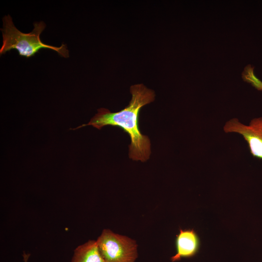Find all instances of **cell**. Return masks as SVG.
Returning <instances> with one entry per match:
<instances>
[{"instance_id":"obj_7","label":"cell","mask_w":262,"mask_h":262,"mask_svg":"<svg viewBox=\"0 0 262 262\" xmlns=\"http://www.w3.org/2000/svg\"><path fill=\"white\" fill-rule=\"evenodd\" d=\"M23 256L24 262H28V260L30 257V254L24 253Z\"/></svg>"},{"instance_id":"obj_6","label":"cell","mask_w":262,"mask_h":262,"mask_svg":"<svg viewBox=\"0 0 262 262\" xmlns=\"http://www.w3.org/2000/svg\"><path fill=\"white\" fill-rule=\"evenodd\" d=\"M71 262H105L99 252L97 241L89 240L75 249Z\"/></svg>"},{"instance_id":"obj_2","label":"cell","mask_w":262,"mask_h":262,"mask_svg":"<svg viewBox=\"0 0 262 262\" xmlns=\"http://www.w3.org/2000/svg\"><path fill=\"white\" fill-rule=\"evenodd\" d=\"M2 45L0 49V55L11 49H16L22 57L30 58L34 56L41 49H50L56 51L64 58L69 57V51L66 45L57 47L43 43L40 34L46 28L45 23L41 21L33 23L34 28L29 33L19 31L14 25L11 16L8 15L3 18Z\"/></svg>"},{"instance_id":"obj_5","label":"cell","mask_w":262,"mask_h":262,"mask_svg":"<svg viewBox=\"0 0 262 262\" xmlns=\"http://www.w3.org/2000/svg\"><path fill=\"white\" fill-rule=\"evenodd\" d=\"M177 253L171 258L172 262L180 260L182 258L190 257L197 252L199 240L193 229H180L176 240Z\"/></svg>"},{"instance_id":"obj_3","label":"cell","mask_w":262,"mask_h":262,"mask_svg":"<svg viewBox=\"0 0 262 262\" xmlns=\"http://www.w3.org/2000/svg\"><path fill=\"white\" fill-rule=\"evenodd\" d=\"M96 241L105 262H134L138 257L135 241L109 229H103Z\"/></svg>"},{"instance_id":"obj_4","label":"cell","mask_w":262,"mask_h":262,"mask_svg":"<svg viewBox=\"0 0 262 262\" xmlns=\"http://www.w3.org/2000/svg\"><path fill=\"white\" fill-rule=\"evenodd\" d=\"M224 131L242 135L252 155L262 159V117L252 119L248 125L243 124L237 118H232L225 123Z\"/></svg>"},{"instance_id":"obj_1","label":"cell","mask_w":262,"mask_h":262,"mask_svg":"<svg viewBox=\"0 0 262 262\" xmlns=\"http://www.w3.org/2000/svg\"><path fill=\"white\" fill-rule=\"evenodd\" d=\"M130 92L131 100L123 109L112 113L105 108L98 109V113L87 124L72 130L90 125L98 130L108 125L119 127L129 134L131 139L129 157L134 161L144 162L150 155V142L149 138L140 132L139 115L142 107L154 100L155 93L143 84L131 86Z\"/></svg>"},{"instance_id":"obj_8","label":"cell","mask_w":262,"mask_h":262,"mask_svg":"<svg viewBox=\"0 0 262 262\" xmlns=\"http://www.w3.org/2000/svg\"></svg>"}]
</instances>
